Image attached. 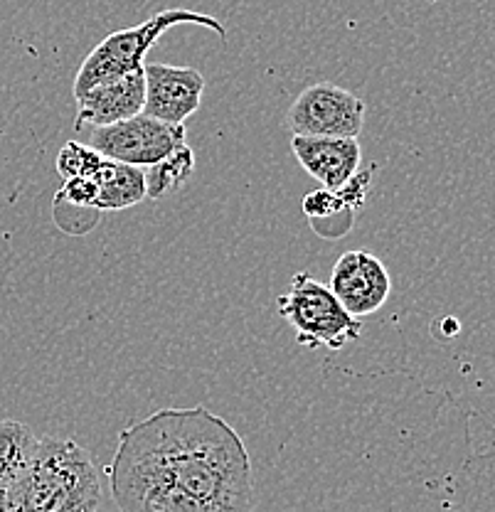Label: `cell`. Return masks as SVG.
I'll list each match as a JSON object with an SVG mask.
<instances>
[{"label": "cell", "instance_id": "6da1fadb", "mask_svg": "<svg viewBox=\"0 0 495 512\" xmlns=\"http://www.w3.org/2000/svg\"><path fill=\"white\" fill-rule=\"evenodd\" d=\"M109 483L121 512H252V458L205 407L161 409L121 431Z\"/></svg>", "mask_w": 495, "mask_h": 512}, {"label": "cell", "instance_id": "7a4b0ae2", "mask_svg": "<svg viewBox=\"0 0 495 512\" xmlns=\"http://www.w3.org/2000/svg\"><path fill=\"white\" fill-rule=\"evenodd\" d=\"M99 503L101 480L87 448L40 436L30 466L0 498V512H94Z\"/></svg>", "mask_w": 495, "mask_h": 512}, {"label": "cell", "instance_id": "3957f363", "mask_svg": "<svg viewBox=\"0 0 495 512\" xmlns=\"http://www.w3.org/2000/svg\"><path fill=\"white\" fill-rule=\"evenodd\" d=\"M175 25H202V28L217 32L222 40L227 37L225 25L217 18H212V15L185 8L161 10V13L143 20L136 28L111 32L109 37H104V40L84 57L82 67L74 74V99L92 92L99 84L114 82V79L126 77V74L141 72L148 50L156 45L158 37H161L165 30L175 28Z\"/></svg>", "mask_w": 495, "mask_h": 512}, {"label": "cell", "instance_id": "277c9868", "mask_svg": "<svg viewBox=\"0 0 495 512\" xmlns=\"http://www.w3.org/2000/svg\"><path fill=\"white\" fill-rule=\"evenodd\" d=\"M276 311L294 328L298 345L303 348L343 350L363 333V320L353 318L333 291L308 271H298L289 291L279 296Z\"/></svg>", "mask_w": 495, "mask_h": 512}, {"label": "cell", "instance_id": "5b68a950", "mask_svg": "<svg viewBox=\"0 0 495 512\" xmlns=\"http://www.w3.org/2000/svg\"><path fill=\"white\" fill-rule=\"evenodd\" d=\"M365 101L333 82H316L303 89L286 114L294 136L358 138L365 126Z\"/></svg>", "mask_w": 495, "mask_h": 512}, {"label": "cell", "instance_id": "8992f818", "mask_svg": "<svg viewBox=\"0 0 495 512\" xmlns=\"http://www.w3.org/2000/svg\"><path fill=\"white\" fill-rule=\"evenodd\" d=\"M183 143L185 124H165L153 116L138 114L119 124L94 128L89 146L109 160L148 168Z\"/></svg>", "mask_w": 495, "mask_h": 512}, {"label": "cell", "instance_id": "52a82bcc", "mask_svg": "<svg viewBox=\"0 0 495 512\" xmlns=\"http://www.w3.org/2000/svg\"><path fill=\"white\" fill-rule=\"evenodd\" d=\"M328 288L350 316L365 318L387 303L392 293V276L377 256L355 249L335 261Z\"/></svg>", "mask_w": 495, "mask_h": 512}, {"label": "cell", "instance_id": "ba28073f", "mask_svg": "<svg viewBox=\"0 0 495 512\" xmlns=\"http://www.w3.org/2000/svg\"><path fill=\"white\" fill-rule=\"evenodd\" d=\"M146 79V101L143 114L165 124H185L195 114L205 94V77L195 67L175 64H143Z\"/></svg>", "mask_w": 495, "mask_h": 512}, {"label": "cell", "instance_id": "9c48e42d", "mask_svg": "<svg viewBox=\"0 0 495 512\" xmlns=\"http://www.w3.org/2000/svg\"><path fill=\"white\" fill-rule=\"evenodd\" d=\"M291 151L301 168L326 190H340L345 183H350L360 170V158H363L358 138L294 136Z\"/></svg>", "mask_w": 495, "mask_h": 512}, {"label": "cell", "instance_id": "30bf717a", "mask_svg": "<svg viewBox=\"0 0 495 512\" xmlns=\"http://www.w3.org/2000/svg\"><path fill=\"white\" fill-rule=\"evenodd\" d=\"M143 101H146V79L141 72L126 74L94 87L92 92L79 96L77 104V128L82 126H111L119 121L133 119L143 114Z\"/></svg>", "mask_w": 495, "mask_h": 512}, {"label": "cell", "instance_id": "8fae6325", "mask_svg": "<svg viewBox=\"0 0 495 512\" xmlns=\"http://www.w3.org/2000/svg\"><path fill=\"white\" fill-rule=\"evenodd\" d=\"M97 183V207L99 212L129 210L146 200V173L136 165L119 163V160L104 158L97 173L89 175Z\"/></svg>", "mask_w": 495, "mask_h": 512}, {"label": "cell", "instance_id": "7c38bea8", "mask_svg": "<svg viewBox=\"0 0 495 512\" xmlns=\"http://www.w3.org/2000/svg\"><path fill=\"white\" fill-rule=\"evenodd\" d=\"M37 444H40V436L23 421H0V498L30 466Z\"/></svg>", "mask_w": 495, "mask_h": 512}, {"label": "cell", "instance_id": "4fadbf2b", "mask_svg": "<svg viewBox=\"0 0 495 512\" xmlns=\"http://www.w3.org/2000/svg\"><path fill=\"white\" fill-rule=\"evenodd\" d=\"M143 173H146V197L161 200L188 183L190 175L195 173V153L190 151L188 143H183L163 160L143 168Z\"/></svg>", "mask_w": 495, "mask_h": 512}, {"label": "cell", "instance_id": "5bb4252c", "mask_svg": "<svg viewBox=\"0 0 495 512\" xmlns=\"http://www.w3.org/2000/svg\"><path fill=\"white\" fill-rule=\"evenodd\" d=\"M101 160H104V156L94 151L92 146H87V143L67 141L62 151L57 153V173L65 180L89 178V175L97 173Z\"/></svg>", "mask_w": 495, "mask_h": 512}, {"label": "cell", "instance_id": "9a60e30c", "mask_svg": "<svg viewBox=\"0 0 495 512\" xmlns=\"http://www.w3.org/2000/svg\"><path fill=\"white\" fill-rule=\"evenodd\" d=\"M57 197H62V200L72 202L77 207H92V210H97L94 207V202H97V183L92 178H69L62 185V190L57 192Z\"/></svg>", "mask_w": 495, "mask_h": 512}, {"label": "cell", "instance_id": "2e32d148", "mask_svg": "<svg viewBox=\"0 0 495 512\" xmlns=\"http://www.w3.org/2000/svg\"><path fill=\"white\" fill-rule=\"evenodd\" d=\"M94 512H97V510H94Z\"/></svg>", "mask_w": 495, "mask_h": 512}]
</instances>
